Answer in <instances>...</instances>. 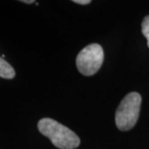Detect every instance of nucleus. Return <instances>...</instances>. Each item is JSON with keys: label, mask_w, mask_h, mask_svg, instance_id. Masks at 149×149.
<instances>
[{"label": "nucleus", "mask_w": 149, "mask_h": 149, "mask_svg": "<svg viewBox=\"0 0 149 149\" xmlns=\"http://www.w3.org/2000/svg\"><path fill=\"white\" fill-rule=\"evenodd\" d=\"M37 128L40 133L47 137L54 146L60 149H74L80 143L76 133L52 118H42L37 123Z\"/></svg>", "instance_id": "nucleus-1"}, {"label": "nucleus", "mask_w": 149, "mask_h": 149, "mask_svg": "<svg viewBox=\"0 0 149 149\" xmlns=\"http://www.w3.org/2000/svg\"><path fill=\"white\" fill-rule=\"evenodd\" d=\"M142 97L137 92H131L120 102L115 113V123L121 131H128L138 122Z\"/></svg>", "instance_id": "nucleus-2"}, {"label": "nucleus", "mask_w": 149, "mask_h": 149, "mask_svg": "<svg viewBox=\"0 0 149 149\" xmlns=\"http://www.w3.org/2000/svg\"><path fill=\"white\" fill-rule=\"evenodd\" d=\"M104 61V50L100 45L92 43L80 51L76 57V66L80 73L91 76L100 69Z\"/></svg>", "instance_id": "nucleus-3"}, {"label": "nucleus", "mask_w": 149, "mask_h": 149, "mask_svg": "<svg viewBox=\"0 0 149 149\" xmlns=\"http://www.w3.org/2000/svg\"><path fill=\"white\" fill-rule=\"evenodd\" d=\"M15 74L16 73L13 67L3 57H0V77L4 79H13Z\"/></svg>", "instance_id": "nucleus-4"}, {"label": "nucleus", "mask_w": 149, "mask_h": 149, "mask_svg": "<svg viewBox=\"0 0 149 149\" xmlns=\"http://www.w3.org/2000/svg\"><path fill=\"white\" fill-rule=\"evenodd\" d=\"M142 33L147 38L148 47H149V15L145 17L142 22Z\"/></svg>", "instance_id": "nucleus-5"}, {"label": "nucleus", "mask_w": 149, "mask_h": 149, "mask_svg": "<svg viewBox=\"0 0 149 149\" xmlns=\"http://www.w3.org/2000/svg\"><path fill=\"white\" fill-rule=\"evenodd\" d=\"M73 2L78 4H81V5H86L91 3V0H74Z\"/></svg>", "instance_id": "nucleus-6"}, {"label": "nucleus", "mask_w": 149, "mask_h": 149, "mask_svg": "<svg viewBox=\"0 0 149 149\" xmlns=\"http://www.w3.org/2000/svg\"><path fill=\"white\" fill-rule=\"evenodd\" d=\"M22 3H27V4H31V3H35L34 0H21Z\"/></svg>", "instance_id": "nucleus-7"}]
</instances>
